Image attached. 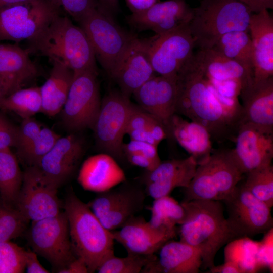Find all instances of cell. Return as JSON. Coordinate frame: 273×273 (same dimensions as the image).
Returning <instances> with one entry per match:
<instances>
[{"label":"cell","mask_w":273,"mask_h":273,"mask_svg":"<svg viewBox=\"0 0 273 273\" xmlns=\"http://www.w3.org/2000/svg\"></svg>","instance_id":"obj_56"},{"label":"cell","mask_w":273,"mask_h":273,"mask_svg":"<svg viewBox=\"0 0 273 273\" xmlns=\"http://www.w3.org/2000/svg\"><path fill=\"white\" fill-rule=\"evenodd\" d=\"M77 23L87 34L96 60L110 77L136 36L120 27L99 4Z\"/></svg>","instance_id":"obj_7"},{"label":"cell","mask_w":273,"mask_h":273,"mask_svg":"<svg viewBox=\"0 0 273 273\" xmlns=\"http://www.w3.org/2000/svg\"><path fill=\"white\" fill-rule=\"evenodd\" d=\"M64 209L74 253L84 262L88 272H94L106 259L114 255L112 232L103 226L87 203L73 192L68 193Z\"/></svg>","instance_id":"obj_4"},{"label":"cell","mask_w":273,"mask_h":273,"mask_svg":"<svg viewBox=\"0 0 273 273\" xmlns=\"http://www.w3.org/2000/svg\"><path fill=\"white\" fill-rule=\"evenodd\" d=\"M60 12L49 0H28L1 9L0 41H28Z\"/></svg>","instance_id":"obj_10"},{"label":"cell","mask_w":273,"mask_h":273,"mask_svg":"<svg viewBox=\"0 0 273 273\" xmlns=\"http://www.w3.org/2000/svg\"><path fill=\"white\" fill-rule=\"evenodd\" d=\"M247 6L252 12L273 8V0H238Z\"/></svg>","instance_id":"obj_49"},{"label":"cell","mask_w":273,"mask_h":273,"mask_svg":"<svg viewBox=\"0 0 273 273\" xmlns=\"http://www.w3.org/2000/svg\"><path fill=\"white\" fill-rule=\"evenodd\" d=\"M256 259L259 270L267 268L273 272V228L264 233L259 241Z\"/></svg>","instance_id":"obj_46"},{"label":"cell","mask_w":273,"mask_h":273,"mask_svg":"<svg viewBox=\"0 0 273 273\" xmlns=\"http://www.w3.org/2000/svg\"><path fill=\"white\" fill-rule=\"evenodd\" d=\"M243 175L230 149L212 153L198 164L192 180L184 188L183 201L194 199L222 201L231 195Z\"/></svg>","instance_id":"obj_6"},{"label":"cell","mask_w":273,"mask_h":273,"mask_svg":"<svg viewBox=\"0 0 273 273\" xmlns=\"http://www.w3.org/2000/svg\"><path fill=\"white\" fill-rule=\"evenodd\" d=\"M193 16V8L186 0H167L132 13L127 20L140 31L151 30L156 35H161L189 24Z\"/></svg>","instance_id":"obj_17"},{"label":"cell","mask_w":273,"mask_h":273,"mask_svg":"<svg viewBox=\"0 0 273 273\" xmlns=\"http://www.w3.org/2000/svg\"><path fill=\"white\" fill-rule=\"evenodd\" d=\"M243 104L240 124L251 123L273 128V77L241 90Z\"/></svg>","instance_id":"obj_26"},{"label":"cell","mask_w":273,"mask_h":273,"mask_svg":"<svg viewBox=\"0 0 273 273\" xmlns=\"http://www.w3.org/2000/svg\"><path fill=\"white\" fill-rule=\"evenodd\" d=\"M18 127L0 113V150L15 147Z\"/></svg>","instance_id":"obj_47"},{"label":"cell","mask_w":273,"mask_h":273,"mask_svg":"<svg viewBox=\"0 0 273 273\" xmlns=\"http://www.w3.org/2000/svg\"><path fill=\"white\" fill-rule=\"evenodd\" d=\"M50 75L40 87L42 100L41 112L53 116L60 112L66 100L74 72L66 66L53 62Z\"/></svg>","instance_id":"obj_29"},{"label":"cell","mask_w":273,"mask_h":273,"mask_svg":"<svg viewBox=\"0 0 273 273\" xmlns=\"http://www.w3.org/2000/svg\"><path fill=\"white\" fill-rule=\"evenodd\" d=\"M206 76L217 82L234 81L240 83L242 89L253 83V76L243 66L213 49L196 52Z\"/></svg>","instance_id":"obj_28"},{"label":"cell","mask_w":273,"mask_h":273,"mask_svg":"<svg viewBox=\"0 0 273 273\" xmlns=\"http://www.w3.org/2000/svg\"><path fill=\"white\" fill-rule=\"evenodd\" d=\"M157 119L139 106L133 104L126 125L125 134L131 140L138 141L155 145L150 132V127Z\"/></svg>","instance_id":"obj_41"},{"label":"cell","mask_w":273,"mask_h":273,"mask_svg":"<svg viewBox=\"0 0 273 273\" xmlns=\"http://www.w3.org/2000/svg\"><path fill=\"white\" fill-rule=\"evenodd\" d=\"M158 0H126L132 13L144 11L157 2Z\"/></svg>","instance_id":"obj_52"},{"label":"cell","mask_w":273,"mask_h":273,"mask_svg":"<svg viewBox=\"0 0 273 273\" xmlns=\"http://www.w3.org/2000/svg\"><path fill=\"white\" fill-rule=\"evenodd\" d=\"M181 203L186 216L177 228L180 241L200 251L201 269L208 270L215 265V257L219 249L236 238L225 217L223 203L194 199Z\"/></svg>","instance_id":"obj_2"},{"label":"cell","mask_w":273,"mask_h":273,"mask_svg":"<svg viewBox=\"0 0 273 273\" xmlns=\"http://www.w3.org/2000/svg\"><path fill=\"white\" fill-rule=\"evenodd\" d=\"M212 49L243 66L253 76V56L250 35L234 31L222 35Z\"/></svg>","instance_id":"obj_30"},{"label":"cell","mask_w":273,"mask_h":273,"mask_svg":"<svg viewBox=\"0 0 273 273\" xmlns=\"http://www.w3.org/2000/svg\"><path fill=\"white\" fill-rule=\"evenodd\" d=\"M156 257L143 270L144 273H198L202 265L200 251L181 241L170 240Z\"/></svg>","instance_id":"obj_24"},{"label":"cell","mask_w":273,"mask_h":273,"mask_svg":"<svg viewBox=\"0 0 273 273\" xmlns=\"http://www.w3.org/2000/svg\"><path fill=\"white\" fill-rule=\"evenodd\" d=\"M22 180L23 173L10 149L0 150V200L15 207Z\"/></svg>","instance_id":"obj_31"},{"label":"cell","mask_w":273,"mask_h":273,"mask_svg":"<svg viewBox=\"0 0 273 273\" xmlns=\"http://www.w3.org/2000/svg\"><path fill=\"white\" fill-rule=\"evenodd\" d=\"M156 256L127 254L119 257L113 255L106 259L98 267L99 273H140Z\"/></svg>","instance_id":"obj_38"},{"label":"cell","mask_w":273,"mask_h":273,"mask_svg":"<svg viewBox=\"0 0 273 273\" xmlns=\"http://www.w3.org/2000/svg\"><path fill=\"white\" fill-rule=\"evenodd\" d=\"M157 146L144 142L131 140L124 143V158L131 165L151 171L161 162Z\"/></svg>","instance_id":"obj_36"},{"label":"cell","mask_w":273,"mask_h":273,"mask_svg":"<svg viewBox=\"0 0 273 273\" xmlns=\"http://www.w3.org/2000/svg\"><path fill=\"white\" fill-rule=\"evenodd\" d=\"M249 30L253 48V82L273 77V18L267 9L252 14Z\"/></svg>","instance_id":"obj_23"},{"label":"cell","mask_w":273,"mask_h":273,"mask_svg":"<svg viewBox=\"0 0 273 273\" xmlns=\"http://www.w3.org/2000/svg\"><path fill=\"white\" fill-rule=\"evenodd\" d=\"M28 0H0V9Z\"/></svg>","instance_id":"obj_54"},{"label":"cell","mask_w":273,"mask_h":273,"mask_svg":"<svg viewBox=\"0 0 273 273\" xmlns=\"http://www.w3.org/2000/svg\"><path fill=\"white\" fill-rule=\"evenodd\" d=\"M26 239L35 253L44 258L57 271L76 259L71 244L68 218L64 211L31 221Z\"/></svg>","instance_id":"obj_9"},{"label":"cell","mask_w":273,"mask_h":273,"mask_svg":"<svg viewBox=\"0 0 273 273\" xmlns=\"http://www.w3.org/2000/svg\"><path fill=\"white\" fill-rule=\"evenodd\" d=\"M99 4L112 15L119 11V0H97Z\"/></svg>","instance_id":"obj_53"},{"label":"cell","mask_w":273,"mask_h":273,"mask_svg":"<svg viewBox=\"0 0 273 273\" xmlns=\"http://www.w3.org/2000/svg\"><path fill=\"white\" fill-rule=\"evenodd\" d=\"M84 149L83 140L75 134L60 136L36 166L59 188L77 170Z\"/></svg>","instance_id":"obj_19"},{"label":"cell","mask_w":273,"mask_h":273,"mask_svg":"<svg viewBox=\"0 0 273 273\" xmlns=\"http://www.w3.org/2000/svg\"><path fill=\"white\" fill-rule=\"evenodd\" d=\"M58 188L37 166H27L15 208L29 221L55 216L62 207L57 196Z\"/></svg>","instance_id":"obj_14"},{"label":"cell","mask_w":273,"mask_h":273,"mask_svg":"<svg viewBox=\"0 0 273 273\" xmlns=\"http://www.w3.org/2000/svg\"><path fill=\"white\" fill-rule=\"evenodd\" d=\"M118 186L98 193L87 203L94 215L110 231L120 228L136 216L143 209L147 196L142 186L126 180Z\"/></svg>","instance_id":"obj_11"},{"label":"cell","mask_w":273,"mask_h":273,"mask_svg":"<svg viewBox=\"0 0 273 273\" xmlns=\"http://www.w3.org/2000/svg\"><path fill=\"white\" fill-rule=\"evenodd\" d=\"M26 250L10 241L0 242V273H22Z\"/></svg>","instance_id":"obj_42"},{"label":"cell","mask_w":273,"mask_h":273,"mask_svg":"<svg viewBox=\"0 0 273 273\" xmlns=\"http://www.w3.org/2000/svg\"><path fill=\"white\" fill-rule=\"evenodd\" d=\"M147 209L150 211L149 222L165 231H177V225L184 221L186 211L182 204L169 195L155 199Z\"/></svg>","instance_id":"obj_32"},{"label":"cell","mask_w":273,"mask_h":273,"mask_svg":"<svg viewBox=\"0 0 273 273\" xmlns=\"http://www.w3.org/2000/svg\"><path fill=\"white\" fill-rule=\"evenodd\" d=\"M59 273H87L88 270L84 262L76 258L66 267L57 271Z\"/></svg>","instance_id":"obj_50"},{"label":"cell","mask_w":273,"mask_h":273,"mask_svg":"<svg viewBox=\"0 0 273 273\" xmlns=\"http://www.w3.org/2000/svg\"><path fill=\"white\" fill-rule=\"evenodd\" d=\"M97 73H74L66 100L61 111L63 126L71 132L92 129L98 115L101 100Z\"/></svg>","instance_id":"obj_12"},{"label":"cell","mask_w":273,"mask_h":273,"mask_svg":"<svg viewBox=\"0 0 273 273\" xmlns=\"http://www.w3.org/2000/svg\"><path fill=\"white\" fill-rule=\"evenodd\" d=\"M59 10H63L77 22L99 3L97 0H49Z\"/></svg>","instance_id":"obj_44"},{"label":"cell","mask_w":273,"mask_h":273,"mask_svg":"<svg viewBox=\"0 0 273 273\" xmlns=\"http://www.w3.org/2000/svg\"><path fill=\"white\" fill-rule=\"evenodd\" d=\"M169 138H174L193 156L199 164L212 153V139L207 129L193 121H187L177 114L172 117L168 127Z\"/></svg>","instance_id":"obj_27"},{"label":"cell","mask_w":273,"mask_h":273,"mask_svg":"<svg viewBox=\"0 0 273 273\" xmlns=\"http://www.w3.org/2000/svg\"><path fill=\"white\" fill-rule=\"evenodd\" d=\"M176 86V114L204 126L212 141H234L240 121L207 80L196 53L177 73Z\"/></svg>","instance_id":"obj_1"},{"label":"cell","mask_w":273,"mask_h":273,"mask_svg":"<svg viewBox=\"0 0 273 273\" xmlns=\"http://www.w3.org/2000/svg\"><path fill=\"white\" fill-rule=\"evenodd\" d=\"M133 103L120 91L111 90L101 100L93 129L96 145L101 153L116 160L123 158V140Z\"/></svg>","instance_id":"obj_8"},{"label":"cell","mask_w":273,"mask_h":273,"mask_svg":"<svg viewBox=\"0 0 273 273\" xmlns=\"http://www.w3.org/2000/svg\"><path fill=\"white\" fill-rule=\"evenodd\" d=\"M155 75L144 39L136 37L110 77L118 85L120 92L130 98L136 89Z\"/></svg>","instance_id":"obj_22"},{"label":"cell","mask_w":273,"mask_h":273,"mask_svg":"<svg viewBox=\"0 0 273 273\" xmlns=\"http://www.w3.org/2000/svg\"><path fill=\"white\" fill-rule=\"evenodd\" d=\"M243 183L256 198L271 208L273 206V166L272 165L252 171L246 174Z\"/></svg>","instance_id":"obj_37"},{"label":"cell","mask_w":273,"mask_h":273,"mask_svg":"<svg viewBox=\"0 0 273 273\" xmlns=\"http://www.w3.org/2000/svg\"><path fill=\"white\" fill-rule=\"evenodd\" d=\"M30 53L17 43H0V87L4 97L23 88L38 75Z\"/></svg>","instance_id":"obj_21"},{"label":"cell","mask_w":273,"mask_h":273,"mask_svg":"<svg viewBox=\"0 0 273 273\" xmlns=\"http://www.w3.org/2000/svg\"><path fill=\"white\" fill-rule=\"evenodd\" d=\"M259 242L248 237L234 239L228 243L224 249V261L237 265L242 273L259 271L256 259Z\"/></svg>","instance_id":"obj_33"},{"label":"cell","mask_w":273,"mask_h":273,"mask_svg":"<svg viewBox=\"0 0 273 273\" xmlns=\"http://www.w3.org/2000/svg\"><path fill=\"white\" fill-rule=\"evenodd\" d=\"M176 76L157 75V102L158 118L167 128L175 113L177 98Z\"/></svg>","instance_id":"obj_35"},{"label":"cell","mask_w":273,"mask_h":273,"mask_svg":"<svg viewBox=\"0 0 273 273\" xmlns=\"http://www.w3.org/2000/svg\"><path fill=\"white\" fill-rule=\"evenodd\" d=\"M0 109L13 111L22 119L32 117L41 112L40 87L22 88L4 97L0 102Z\"/></svg>","instance_id":"obj_34"},{"label":"cell","mask_w":273,"mask_h":273,"mask_svg":"<svg viewBox=\"0 0 273 273\" xmlns=\"http://www.w3.org/2000/svg\"><path fill=\"white\" fill-rule=\"evenodd\" d=\"M207 272L210 273H242L239 267L229 261H224L223 264L214 265L208 270Z\"/></svg>","instance_id":"obj_51"},{"label":"cell","mask_w":273,"mask_h":273,"mask_svg":"<svg viewBox=\"0 0 273 273\" xmlns=\"http://www.w3.org/2000/svg\"><path fill=\"white\" fill-rule=\"evenodd\" d=\"M252 14L249 8L238 0H200L199 6L193 8L189 24L195 47L212 49L227 33L249 32Z\"/></svg>","instance_id":"obj_5"},{"label":"cell","mask_w":273,"mask_h":273,"mask_svg":"<svg viewBox=\"0 0 273 273\" xmlns=\"http://www.w3.org/2000/svg\"><path fill=\"white\" fill-rule=\"evenodd\" d=\"M144 41L155 72L161 76L177 75L195 47L189 24Z\"/></svg>","instance_id":"obj_15"},{"label":"cell","mask_w":273,"mask_h":273,"mask_svg":"<svg viewBox=\"0 0 273 273\" xmlns=\"http://www.w3.org/2000/svg\"><path fill=\"white\" fill-rule=\"evenodd\" d=\"M25 269L27 273H48L50 272L41 265L34 251H26Z\"/></svg>","instance_id":"obj_48"},{"label":"cell","mask_w":273,"mask_h":273,"mask_svg":"<svg viewBox=\"0 0 273 273\" xmlns=\"http://www.w3.org/2000/svg\"><path fill=\"white\" fill-rule=\"evenodd\" d=\"M3 98V96L2 93V91H1V87H0V102H1V101L2 100Z\"/></svg>","instance_id":"obj_55"},{"label":"cell","mask_w":273,"mask_h":273,"mask_svg":"<svg viewBox=\"0 0 273 273\" xmlns=\"http://www.w3.org/2000/svg\"><path fill=\"white\" fill-rule=\"evenodd\" d=\"M198 164L189 157L161 161L151 171H145L140 181L147 196L155 199L169 195L176 188L188 186L196 172Z\"/></svg>","instance_id":"obj_18"},{"label":"cell","mask_w":273,"mask_h":273,"mask_svg":"<svg viewBox=\"0 0 273 273\" xmlns=\"http://www.w3.org/2000/svg\"><path fill=\"white\" fill-rule=\"evenodd\" d=\"M111 232L114 240L125 248L127 254L141 255L155 254L177 234V231L156 228L143 217L137 215L120 228Z\"/></svg>","instance_id":"obj_20"},{"label":"cell","mask_w":273,"mask_h":273,"mask_svg":"<svg viewBox=\"0 0 273 273\" xmlns=\"http://www.w3.org/2000/svg\"><path fill=\"white\" fill-rule=\"evenodd\" d=\"M77 180L86 191L101 193L126 180L123 169L111 156L101 153L87 158L79 169Z\"/></svg>","instance_id":"obj_25"},{"label":"cell","mask_w":273,"mask_h":273,"mask_svg":"<svg viewBox=\"0 0 273 273\" xmlns=\"http://www.w3.org/2000/svg\"><path fill=\"white\" fill-rule=\"evenodd\" d=\"M231 153L244 175L271 165L273 128L251 123L241 124L234 140Z\"/></svg>","instance_id":"obj_16"},{"label":"cell","mask_w":273,"mask_h":273,"mask_svg":"<svg viewBox=\"0 0 273 273\" xmlns=\"http://www.w3.org/2000/svg\"><path fill=\"white\" fill-rule=\"evenodd\" d=\"M42 128V126L32 117L23 119L20 126L18 127L15 146L18 155L35 139Z\"/></svg>","instance_id":"obj_45"},{"label":"cell","mask_w":273,"mask_h":273,"mask_svg":"<svg viewBox=\"0 0 273 273\" xmlns=\"http://www.w3.org/2000/svg\"><path fill=\"white\" fill-rule=\"evenodd\" d=\"M29 222L15 207L0 200V242L10 241L22 235Z\"/></svg>","instance_id":"obj_40"},{"label":"cell","mask_w":273,"mask_h":273,"mask_svg":"<svg viewBox=\"0 0 273 273\" xmlns=\"http://www.w3.org/2000/svg\"><path fill=\"white\" fill-rule=\"evenodd\" d=\"M30 53L47 57L62 64L74 73H98L96 58L83 29L67 16L58 15L36 36L27 41Z\"/></svg>","instance_id":"obj_3"},{"label":"cell","mask_w":273,"mask_h":273,"mask_svg":"<svg viewBox=\"0 0 273 273\" xmlns=\"http://www.w3.org/2000/svg\"><path fill=\"white\" fill-rule=\"evenodd\" d=\"M157 75L144 83L133 92L132 95L142 109L159 120L157 103Z\"/></svg>","instance_id":"obj_43"},{"label":"cell","mask_w":273,"mask_h":273,"mask_svg":"<svg viewBox=\"0 0 273 273\" xmlns=\"http://www.w3.org/2000/svg\"><path fill=\"white\" fill-rule=\"evenodd\" d=\"M222 202L228 223L236 238L264 234L273 228L271 208L254 197L243 183L238 184Z\"/></svg>","instance_id":"obj_13"},{"label":"cell","mask_w":273,"mask_h":273,"mask_svg":"<svg viewBox=\"0 0 273 273\" xmlns=\"http://www.w3.org/2000/svg\"><path fill=\"white\" fill-rule=\"evenodd\" d=\"M60 137L52 129L42 127L35 139L18 156L28 166H37Z\"/></svg>","instance_id":"obj_39"}]
</instances>
